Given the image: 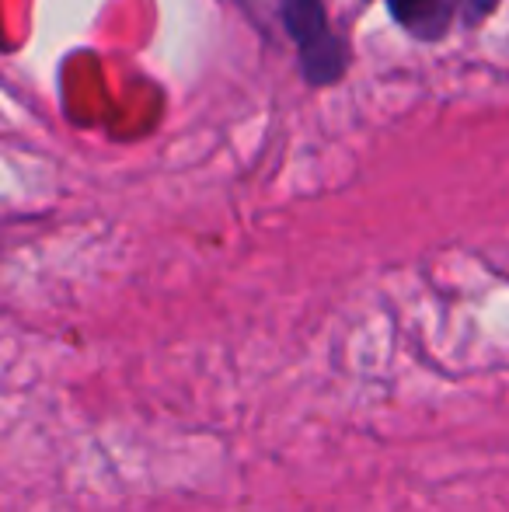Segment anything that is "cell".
I'll use <instances>...</instances> for the list:
<instances>
[{
	"mask_svg": "<svg viewBox=\"0 0 509 512\" xmlns=\"http://www.w3.org/2000/svg\"><path fill=\"white\" fill-rule=\"evenodd\" d=\"M283 32L297 46L300 74L311 88L339 84L349 67V46L332 25L321 0H279Z\"/></svg>",
	"mask_w": 509,
	"mask_h": 512,
	"instance_id": "6da1fadb",
	"label": "cell"
},
{
	"mask_svg": "<svg viewBox=\"0 0 509 512\" xmlns=\"http://www.w3.org/2000/svg\"><path fill=\"white\" fill-rule=\"evenodd\" d=\"M394 25L419 42H440L457 25H478L499 0H384Z\"/></svg>",
	"mask_w": 509,
	"mask_h": 512,
	"instance_id": "7a4b0ae2",
	"label": "cell"
}]
</instances>
